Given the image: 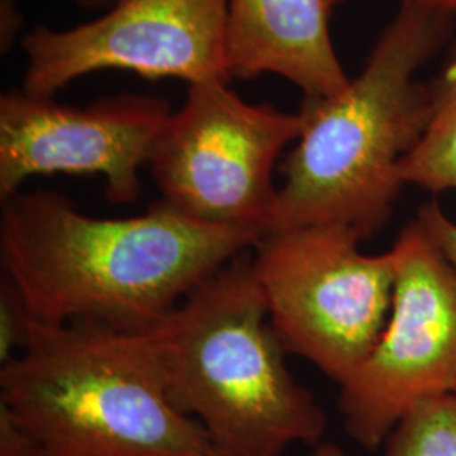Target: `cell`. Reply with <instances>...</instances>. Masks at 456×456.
Returning <instances> with one entry per match:
<instances>
[{"mask_svg":"<svg viewBox=\"0 0 456 456\" xmlns=\"http://www.w3.org/2000/svg\"><path fill=\"white\" fill-rule=\"evenodd\" d=\"M395 282L387 325L343 386L348 436L372 452L412 409L456 394V269L412 218L391 248Z\"/></svg>","mask_w":456,"mask_h":456,"instance_id":"cell-7","label":"cell"},{"mask_svg":"<svg viewBox=\"0 0 456 456\" xmlns=\"http://www.w3.org/2000/svg\"><path fill=\"white\" fill-rule=\"evenodd\" d=\"M71 2L77 4L82 9H86V11H100V12H103V11H107V9H110L112 5H115L118 0H71Z\"/></svg>","mask_w":456,"mask_h":456,"instance_id":"cell-19","label":"cell"},{"mask_svg":"<svg viewBox=\"0 0 456 456\" xmlns=\"http://www.w3.org/2000/svg\"><path fill=\"white\" fill-rule=\"evenodd\" d=\"M0 403L41 456H222L173 404L151 330L33 320L22 352L0 367Z\"/></svg>","mask_w":456,"mask_h":456,"instance_id":"cell-3","label":"cell"},{"mask_svg":"<svg viewBox=\"0 0 456 456\" xmlns=\"http://www.w3.org/2000/svg\"><path fill=\"white\" fill-rule=\"evenodd\" d=\"M0 203L2 276L49 325L149 331L261 237L196 222L163 200L129 218L90 216L51 190Z\"/></svg>","mask_w":456,"mask_h":456,"instance_id":"cell-1","label":"cell"},{"mask_svg":"<svg viewBox=\"0 0 456 456\" xmlns=\"http://www.w3.org/2000/svg\"><path fill=\"white\" fill-rule=\"evenodd\" d=\"M33 316L16 286L2 276L0 282V367L16 359L26 346Z\"/></svg>","mask_w":456,"mask_h":456,"instance_id":"cell-13","label":"cell"},{"mask_svg":"<svg viewBox=\"0 0 456 456\" xmlns=\"http://www.w3.org/2000/svg\"><path fill=\"white\" fill-rule=\"evenodd\" d=\"M0 456H41L29 429L4 403H0Z\"/></svg>","mask_w":456,"mask_h":456,"instance_id":"cell-15","label":"cell"},{"mask_svg":"<svg viewBox=\"0 0 456 456\" xmlns=\"http://www.w3.org/2000/svg\"><path fill=\"white\" fill-rule=\"evenodd\" d=\"M333 0H228L230 78L265 73L294 83L305 97H333L350 83L330 34Z\"/></svg>","mask_w":456,"mask_h":456,"instance_id":"cell-10","label":"cell"},{"mask_svg":"<svg viewBox=\"0 0 456 456\" xmlns=\"http://www.w3.org/2000/svg\"><path fill=\"white\" fill-rule=\"evenodd\" d=\"M171 105L159 97L122 94L73 107L22 88L0 95V201L34 176L98 175L115 205L141 195L149 164Z\"/></svg>","mask_w":456,"mask_h":456,"instance_id":"cell-9","label":"cell"},{"mask_svg":"<svg viewBox=\"0 0 456 456\" xmlns=\"http://www.w3.org/2000/svg\"><path fill=\"white\" fill-rule=\"evenodd\" d=\"M227 9L228 0H118L69 29L36 26L20 41L28 58L20 88L54 97L103 69L134 71L152 82H230Z\"/></svg>","mask_w":456,"mask_h":456,"instance_id":"cell-8","label":"cell"},{"mask_svg":"<svg viewBox=\"0 0 456 456\" xmlns=\"http://www.w3.org/2000/svg\"><path fill=\"white\" fill-rule=\"evenodd\" d=\"M24 28L20 0H0V51L7 54Z\"/></svg>","mask_w":456,"mask_h":456,"instance_id":"cell-16","label":"cell"},{"mask_svg":"<svg viewBox=\"0 0 456 456\" xmlns=\"http://www.w3.org/2000/svg\"><path fill=\"white\" fill-rule=\"evenodd\" d=\"M382 448V456H456V394L412 409Z\"/></svg>","mask_w":456,"mask_h":456,"instance_id":"cell-12","label":"cell"},{"mask_svg":"<svg viewBox=\"0 0 456 456\" xmlns=\"http://www.w3.org/2000/svg\"><path fill=\"white\" fill-rule=\"evenodd\" d=\"M346 0H333V4H342ZM403 2H411V4H418V5H424L429 9H436V11H443L448 14L456 16V0H403Z\"/></svg>","mask_w":456,"mask_h":456,"instance_id":"cell-17","label":"cell"},{"mask_svg":"<svg viewBox=\"0 0 456 456\" xmlns=\"http://www.w3.org/2000/svg\"><path fill=\"white\" fill-rule=\"evenodd\" d=\"M173 404L222 456H282L323 443L326 416L286 365L250 248L220 267L151 330Z\"/></svg>","mask_w":456,"mask_h":456,"instance_id":"cell-4","label":"cell"},{"mask_svg":"<svg viewBox=\"0 0 456 456\" xmlns=\"http://www.w3.org/2000/svg\"><path fill=\"white\" fill-rule=\"evenodd\" d=\"M306 456H346L338 444L333 443H320L318 446L310 448V453Z\"/></svg>","mask_w":456,"mask_h":456,"instance_id":"cell-18","label":"cell"},{"mask_svg":"<svg viewBox=\"0 0 456 456\" xmlns=\"http://www.w3.org/2000/svg\"><path fill=\"white\" fill-rule=\"evenodd\" d=\"M301 129L299 112L248 103L225 80L191 83L147 166L161 200L178 212L262 235L276 210L277 159Z\"/></svg>","mask_w":456,"mask_h":456,"instance_id":"cell-6","label":"cell"},{"mask_svg":"<svg viewBox=\"0 0 456 456\" xmlns=\"http://www.w3.org/2000/svg\"><path fill=\"white\" fill-rule=\"evenodd\" d=\"M453 31V14L403 2L357 78L338 95L305 97L267 232L343 225L367 240L389 222L431 115L429 85L416 75Z\"/></svg>","mask_w":456,"mask_h":456,"instance_id":"cell-2","label":"cell"},{"mask_svg":"<svg viewBox=\"0 0 456 456\" xmlns=\"http://www.w3.org/2000/svg\"><path fill=\"white\" fill-rule=\"evenodd\" d=\"M343 225L265 232L250 248L269 318L288 354L343 386L370 355L392 308L394 252L363 254Z\"/></svg>","mask_w":456,"mask_h":456,"instance_id":"cell-5","label":"cell"},{"mask_svg":"<svg viewBox=\"0 0 456 456\" xmlns=\"http://www.w3.org/2000/svg\"><path fill=\"white\" fill-rule=\"evenodd\" d=\"M429 92V122L403 163V181L431 193L456 191V54Z\"/></svg>","mask_w":456,"mask_h":456,"instance_id":"cell-11","label":"cell"},{"mask_svg":"<svg viewBox=\"0 0 456 456\" xmlns=\"http://www.w3.org/2000/svg\"><path fill=\"white\" fill-rule=\"evenodd\" d=\"M418 224L456 269V222L443 212L438 201H428L416 215Z\"/></svg>","mask_w":456,"mask_h":456,"instance_id":"cell-14","label":"cell"}]
</instances>
